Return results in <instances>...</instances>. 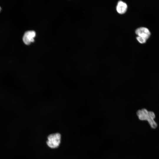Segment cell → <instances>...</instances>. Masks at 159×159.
Wrapping results in <instances>:
<instances>
[{
  "instance_id": "cell-3",
  "label": "cell",
  "mask_w": 159,
  "mask_h": 159,
  "mask_svg": "<svg viewBox=\"0 0 159 159\" xmlns=\"http://www.w3.org/2000/svg\"><path fill=\"white\" fill-rule=\"evenodd\" d=\"M36 36V33L33 31H29L24 33L23 38L24 43L26 45H29L34 41V38Z\"/></svg>"
},
{
  "instance_id": "cell-4",
  "label": "cell",
  "mask_w": 159,
  "mask_h": 159,
  "mask_svg": "<svg viewBox=\"0 0 159 159\" xmlns=\"http://www.w3.org/2000/svg\"><path fill=\"white\" fill-rule=\"evenodd\" d=\"M135 33L138 36L147 39L150 35V32L149 30L145 27H140L135 30Z\"/></svg>"
},
{
  "instance_id": "cell-5",
  "label": "cell",
  "mask_w": 159,
  "mask_h": 159,
  "mask_svg": "<svg viewBox=\"0 0 159 159\" xmlns=\"http://www.w3.org/2000/svg\"><path fill=\"white\" fill-rule=\"evenodd\" d=\"M127 8V4L121 1H119L116 6L117 12L120 14L125 13L126 11Z\"/></svg>"
},
{
  "instance_id": "cell-2",
  "label": "cell",
  "mask_w": 159,
  "mask_h": 159,
  "mask_svg": "<svg viewBox=\"0 0 159 159\" xmlns=\"http://www.w3.org/2000/svg\"><path fill=\"white\" fill-rule=\"evenodd\" d=\"M60 139L61 135L59 133H56L51 134L48 136L47 143L51 148H57L60 144Z\"/></svg>"
},
{
  "instance_id": "cell-6",
  "label": "cell",
  "mask_w": 159,
  "mask_h": 159,
  "mask_svg": "<svg viewBox=\"0 0 159 159\" xmlns=\"http://www.w3.org/2000/svg\"><path fill=\"white\" fill-rule=\"evenodd\" d=\"M136 39L141 44H143L146 42L147 39H146L138 36Z\"/></svg>"
},
{
  "instance_id": "cell-1",
  "label": "cell",
  "mask_w": 159,
  "mask_h": 159,
  "mask_svg": "<svg viewBox=\"0 0 159 159\" xmlns=\"http://www.w3.org/2000/svg\"><path fill=\"white\" fill-rule=\"evenodd\" d=\"M137 114L140 120L148 121L152 128L155 129L157 127V125L154 120L155 115L153 112L148 111L146 109H143L138 110L137 112Z\"/></svg>"
},
{
  "instance_id": "cell-7",
  "label": "cell",
  "mask_w": 159,
  "mask_h": 159,
  "mask_svg": "<svg viewBox=\"0 0 159 159\" xmlns=\"http://www.w3.org/2000/svg\"><path fill=\"white\" fill-rule=\"evenodd\" d=\"M1 7H0V11L1 10Z\"/></svg>"
}]
</instances>
